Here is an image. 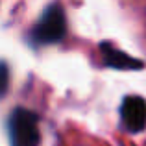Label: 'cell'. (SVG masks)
Returning <instances> with one entry per match:
<instances>
[{
    "mask_svg": "<svg viewBox=\"0 0 146 146\" xmlns=\"http://www.w3.org/2000/svg\"><path fill=\"white\" fill-rule=\"evenodd\" d=\"M67 33V15L59 2H52L43 11L39 22L32 30V43L41 44H56Z\"/></svg>",
    "mask_w": 146,
    "mask_h": 146,
    "instance_id": "6da1fadb",
    "label": "cell"
},
{
    "mask_svg": "<svg viewBox=\"0 0 146 146\" xmlns=\"http://www.w3.org/2000/svg\"><path fill=\"white\" fill-rule=\"evenodd\" d=\"M11 146H39V117L26 107H15L7 118Z\"/></svg>",
    "mask_w": 146,
    "mask_h": 146,
    "instance_id": "7a4b0ae2",
    "label": "cell"
},
{
    "mask_svg": "<svg viewBox=\"0 0 146 146\" xmlns=\"http://www.w3.org/2000/svg\"><path fill=\"white\" fill-rule=\"evenodd\" d=\"M120 118L128 131L139 133L146 128V100L143 96H126L120 106Z\"/></svg>",
    "mask_w": 146,
    "mask_h": 146,
    "instance_id": "3957f363",
    "label": "cell"
},
{
    "mask_svg": "<svg viewBox=\"0 0 146 146\" xmlns=\"http://www.w3.org/2000/svg\"><path fill=\"white\" fill-rule=\"evenodd\" d=\"M9 87V67L6 61H0V98L6 96Z\"/></svg>",
    "mask_w": 146,
    "mask_h": 146,
    "instance_id": "5b68a950",
    "label": "cell"
},
{
    "mask_svg": "<svg viewBox=\"0 0 146 146\" xmlns=\"http://www.w3.org/2000/svg\"><path fill=\"white\" fill-rule=\"evenodd\" d=\"M100 52L104 57V65L109 68H117V70H141L144 63L137 57H131L129 54L122 52V50L115 48L111 43H100Z\"/></svg>",
    "mask_w": 146,
    "mask_h": 146,
    "instance_id": "277c9868",
    "label": "cell"
}]
</instances>
